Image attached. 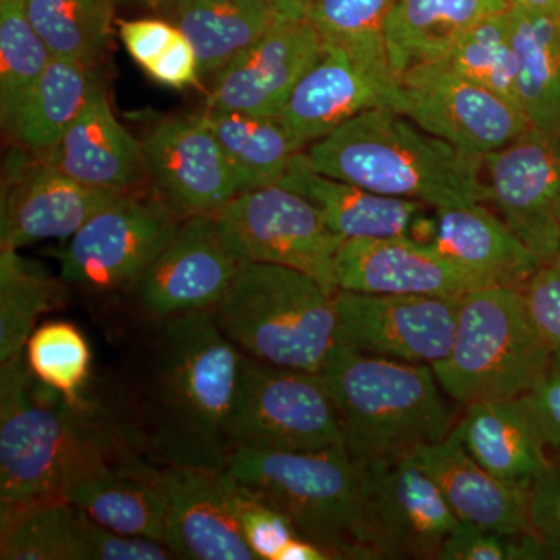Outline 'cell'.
I'll return each instance as SVG.
<instances>
[{
	"instance_id": "obj_14",
	"label": "cell",
	"mask_w": 560,
	"mask_h": 560,
	"mask_svg": "<svg viewBox=\"0 0 560 560\" xmlns=\"http://www.w3.org/2000/svg\"><path fill=\"white\" fill-rule=\"evenodd\" d=\"M357 466L381 559L438 560L459 521L415 455Z\"/></svg>"
},
{
	"instance_id": "obj_27",
	"label": "cell",
	"mask_w": 560,
	"mask_h": 560,
	"mask_svg": "<svg viewBox=\"0 0 560 560\" xmlns=\"http://www.w3.org/2000/svg\"><path fill=\"white\" fill-rule=\"evenodd\" d=\"M279 186L304 195L319 209L335 234L353 238L411 237L427 205L386 197L313 171L305 153L298 154Z\"/></svg>"
},
{
	"instance_id": "obj_42",
	"label": "cell",
	"mask_w": 560,
	"mask_h": 560,
	"mask_svg": "<svg viewBox=\"0 0 560 560\" xmlns=\"http://www.w3.org/2000/svg\"><path fill=\"white\" fill-rule=\"evenodd\" d=\"M518 289L529 318L550 348L552 359L560 360V254L541 264Z\"/></svg>"
},
{
	"instance_id": "obj_36",
	"label": "cell",
	"mask_w": 560,
	"mask_h": 560,
	"mask_svg": "<svg viewBox=\"0 0 560 560\" xmlns=\"http://www.w3.org/2000/svg\"><path fill=\"white\" fill-rule=\"evenodd\" d=\"M51 58L28 21L25 0H0V120L5 130Z\"/></svg>"
},
{
	"instance_id": "obj_44",
	"label": "cell",
	"mask_w": 560,
	"mask_h": 560,
	"mask_svg": "<svg viewBox=\"0 0 560 560\" xmlns=\"http://www.w3.org/2000/svg\"><path fill=\"white\" fill-rule=\"evenodd\" d=\"M529 518L534 533L560 555V469L552 466L529 488Z\"/></svg>"
},
{
	"instance_id": "obj_5",
	"label": "cell",
	"mask_w": 560,
	"mask_h": 560,
	"mask_svg": "<svg viewBox=\"0 0 560 560\" xmlns=\"http://www.w3.org/2000/svg\"><path fill=\"white\" fill-rule=\"evenodd\" d=\"M357 464L407 455L445 440L455 427L431 366L338 346L320 371Z\"/></svg>"
},
{
	"instance_id": "obj_39",
	"label": "cell",
	"mask_w": 560,
	"mask_h": 560,
	"mask_svg": "<svg viewBox=\"0 0 560 560\" xmlns=\"http://www.w3.org/2000/svg\"><path fill=\"white\" fill-rule=\"evenodd\" d=\"M504 11L478 22L441 60L521 108L517 60L512 49Z\"/></svg>"
},
{
	"instance_id": "obj_21",
	"label": "cell",
	"mask_w": 560,
	"mask_h": 560,
	"mask_svg": "<svg viewBox=\"0 0 560 560\" xmlns=\"http://www.w3.org/2000/svg\"><path fill=\"white\" fill-rule=\"evenodd\" d=\"M396 94L397 88L361 68L345 50L324 44L323 55L302 77L278 117L308 147L364 110L394 109Z\"/></svg>"
},
{
	"instance_id": "obj_1",
	"label": "cell",
	"mask_w": 560,
	"mask_h": 560,
	"mask_svg": "<svg viewBox=\"0 0 560 560\" xmlns=\"http://www.w3.org/2000/svg\"><path fill=\"white\" fill-rule=\"evenodd\" d=\"M130 342L95 397L110 429L153 466L223 471L243 353L213 312L143 318Z\"/></svg>"
},
{
	"instance_id": "obj_37",
	"label": "cell",
	"mask_w": 560,
	"mask_h": 560,
	"mask_svg": "<svg viewBox=\"0 0 560 560\" xmlns=\"http://www.w3.org/2000/svg\"><path fill=\"white\" fill-rule=\"evenodd\" d=\"M33 377L65 397L73 407L91 405L88 396L92 352L83 331L68 320H49L33 331L25 345Z\"/></svg>"
},
{
	"instance_id": "obj_38",
	"label": "cell",
	"mask_w": 560,
	"mask_h": 560,
	"mask_svg": "<svg viewBox=\"0 0 560 560\" xmlns=\"http://www.w3.org/2000/svg\"><path fill=\"white\" fill-rule=\"evenodd\" d=\"M80 510L66 500L47 501L2 523V560H79Z\"/></svg>"
},
{
	"instance_id": "obj_50",
	"label": "cell",
	"mask_w": 560,
	"mask_h": 560,
	"mask_svg": "<svg viewBox=\"0 0 560 560\" xmlns=\"http://www.w3.org/2000/svg\"><path fill=\"white\" fill-rule=\"evenodd\" d=\"M117 3H138V5L150 7V9H175L183 0H116Z\"/></svg>"
},
{
	"instance_id": "obj_18",
	"label": "cell",
	"mask_w": 560,
	"mask_h": 560,
	"mask_svg": "<svg viewBox=\"0 0 560 560\" xmlns=\"http://www.w3.org/2000/svg\"><path fill=\"white\" fill-rule=\"evenodd\" d=\"M324 40L311 22L276 20L270 31L215 73L206 109L278 117Z\"/></svg>"
},
{
	"instance_id": "obj_47",
	"label": "cell",
	"mask_w": 560,
	"mask_h": 560,
	"mask_svg": "<svg viewBox=\"0 0 560 560\" xmlns=\"http://www.w3.org/2000/svg\"><path fill=\"white\" fill-rule=\"evenodd\" d=\"M278 560H331L318 545L296 536L279 552Z\"/></svg>"
},
{
	"instance_id": "obj_4",
	"label": "cell",
	"mask_w": 560,
	"mask_h": 560,
	"mask_svg": "<svg viewBox=\"0 0 560 560\" xmlns=\"http://www.w3.org/2000/svg\"><path fill=\"white\" fill-rule=\"evenodd\" d=\"M223 474L275 508L334 559L378 560L361 471L346 448L287 452L235 445Z\"/></svg>"
},
{
	"instance_id": "obj_10",
	"label": "cell",
	"mask_w": 560,
	"mask_h": 560,
	"mask_svg": "<svg viewBox=\"0 0 560 560\" xmlns=\"http://www.w3.org/2000/svg\"><path fill=\"white\" fill-rule=\"evenodd\" d=\"M180 221L156 191H127L58 250L60 278L97 293L131 290L172 241Z\"/></svg>"
},
{
	"instance_id": "obj_3",
	"label": "cell",
	"mask_w": 560,
	"mask_h": 560,
	"mask_svg": "<svg viewBox=\"0 0 560 560\" xmlns=\"http://www.w3.org/2000/svg\"><path fill=\"white\" fill-rule=\"evenodd\" d=\"M323 175L434 209L488 202L482 156L430 135L393 108L345 121L304 150Z\"/></svg>"
},
{
	"instance_id": "obj_45",
	"label": "cell",
	"mask_w": 560,
	"mask_h": 560,
	"mask_svg": "<svg viewBox=\"0 0 560 560\" xmlns=\"http://www.w3.org/2000/svg\"><path fill=\"white\" fill-rule=\"evenodd\" d=\"M179 32L175 24L161 20L120 22L121 43L143 70L149 69L172 46Z\"/></svg>"
},
{
	"instance_id": "obj_13",
	"label": "cell",
	"mask_w": 560,
	"mask_h": 560,
	"mask_svg": "<svg viewBox=\"0 0 560 560\" xmlns=\"http://www.w3.org/2000/svg\"><path fill=\"white\" fill-rule=\"evenodd\" d=\"M489 201L541 264L560 254V127H530L482 156Z\"/></svg>"
},
{
	"instance_id": "obj_12",
	"label": "cell",
	"mask_w": 560,
	"mask_h": 560,
	"mask_svg": "<svg viewBox=\"0 0 560 560\" xmlns=\"http://www.w3.org/2000/svg\"><path fill=\"white\" fill-rule=\"evenodd\" d=\"M460 296L337 290L338 345L407 363H440L451 352Z\"/></svg>"
},
{
	"instance_id": "obj_35",
	"label": "cell",
	"mask_w": 560,
	"mask_h": 560,
	"mask_svg": "<svg viewBox=\"0 0 560 560\" xmlns=\"http://www.w3.org/2000/svg\"><path fill=\"white\" fill-rule=\"evenodd\" d=\"M116 3V0H25V11L51 57L91 68L108 46Z\"/></svg>"
},
{
	"instance_id": "obj_11",
	"label": "cell",
	"mask_w": 560,
	"mask_h": 560,
	"mask_svg": "<svg viewBox=\"0 0 560 560\" xmlns=\"http://www.w3.org/2000/svg\"><path fill=\"white\" fill-rule=\"evenodd\" d=\"M394 109L477 156L503 149L530 128L518 106L442 60L423 62L400 77Z\"/></svg>"
},
{
	"instance_id": "obj_46",
	"label": "cell",
	"mask_w": 560,
	"mask_h": 560,
	"mask_svg": "<svg viewBox=\"0 0 560 560\" xmlns=\"http://www.w3.org/2000/svg\"><path fill=\"white\" fill-rule=\"evenodd\" d=\"M145 72L158 83L173 90L195 86L201 79L197 51L183 32Z\"/></svg>"
},
{
	"instance_id": "obj_19",
	"label": "cell",
	"mask_w": 560,
	"mask_h": 560,
	"mask_svg": "<svg viewBox=\"0 0 560 560\" xmlns=\"http://www.w3.org/2000/svg\"><path fill=\"white\" fill-rule=\"evenodd\" d=\"M165 545L178 559L257 560L243 536L234 482L223 474L161 467Z\"/></svg>"
},
{
	"instance_id": "obj_24",
	"label": "cell",
	"mask_w": 560,
	"mask_h": 560,
	"mask_svg": "<svg viewBox=\"0 0 560 560\" xmlns=\"http://www.w3.org/2000/svg\"><path fill=\"white\" fill-rule=\"evenodd\" d=\"M436 482L459 522L499 533H530L529 489L493 477L464 448L458 438L422 445L412 452Z\"/></svg>"
},
{
	"instance_id": "obj_25",
	"label": "cell",
	"mask_w": 560,
	"mask_h": 560,
	"mask_svg": "<svg viewBox=\"0 0 560 560\" xmlns=\"http://www.w3.org/2000/svg\"><path fill=\"white\" fill-rule=\"evenodd\" d=\"M452 431L471 458L508 485L529 489L552 467L523 397L466 405Z\"/></svg>"
},
{
	"instance_id": "obj_30",
	"label": "cell",
	"mask_w": 560,
	"mask_h": 560,
	"mask_svg": "<svg viewBox=\"0 0 560 560\" xmlns=\"http://www.w3.org/2000/svg\"><path fill=\"white\" fill-rule=\"evenodd\" d=\"M268 0H183L173 24L197 51L201 77L219 73L275 24Z\"/></svg>"
},
{
	"instance_id": "obj_41",
	"label": "cell",
	"mask_w": 560,
	"mask_h": 560,
	"mask_svg": "<svg viewBox=\"0 0 560 560\" xmlns=\"http://www.w3.org/2000/svg\"><path fill=\"white\" fill-rule=\"evenodd\" d=\"M234 486L238 518H241L243 536L250 551L257 560H278L283 547L298 536L293 526L275 508L254 499L235 482Z\"/></svg>"
},
{
	"instance_id": "obj_31",
	"label": "cell",
	"mask_w": 560,
	"mask_h": 560,
	"mask_svg": "<svg viewBox=\"0 0 560 560\" xmlns=\"http://www.w3.org/2000/svg\"><path fill=\"white\" fill-rule=\"evenodd\" d=\"M504 14L523 114L530 127H560V21L515 5H508Z\"/></svg>"
},
{
	"instance_id": "obj_8",
	"label": "cell",
	"mask_w": 560,
	"mask_h": 560,
	"mask_svg": "<svg viewBox=\"0 0 560 560\" xmlns=\"http://www.w3.org/2000/svg\"><path fill=\"white\" fill-rule=\"evenodd\" d=\"M234 445L287 452L345 447L341 420L320 372L242 357L231 416Z\"/></svg>"
},
{
	"instance_id": "obj_49",
	"label": "cell",
	"mask_w": 560,
	"mask_h": 560,
	"mask_svg": "<svg viewBox=\"0 0 560 560\" xmlns=\"http://www.w3.org/2000/svg\"><path fill=\"white\" fill-rule=\"evenodd\" d=\"M504 2L508 5L534 11V13L547 14L560 21V0H504Z\"/></svg>"
},
{
	"instance_id": "obj_26",
	"label": "cell",
	"mask_w": 560,
	"mask_h": 560,
	"mask_svg": "<svg viewBox=\"0 0 560 560\" xmlns=\"http://www.w3.org/2000/svg\"><path fill=\"white\" fill-rule=\"evenodd\" d=\"M434 249L489 285L521 287L541 261L486 202L436 209Z\"/></svg>"
},
{
	"instance_id": "obj_6",
	"label": "cell",
	"mask_w": 560,
	"mask_h": 560,
	"mask_svg": "<svg viewBox=\"0 0 560 560\" xmlns=\"http://www.w3.org/2000/svg\"><path fill=\"white\" fill-rule=\"evenodd\" d=\"M334 294L293 268L242 261L213 318L243 355L320 372L340 346Z\"/></svg>"
},
{
	"instance_id": "obj_16",
	"label": "cell",
	"mask_w": 560,
	"mask_h": 560,
	"mask_svg": "<svg viewBox=\"0 0 560 560\" xmlns=\"http://www.w3.org/2000/svg\"><path fill=\"white\" fill-rule=\"evenodd\" d=\"M241 265L212 215L190 217L131 287L136 307L149 319L213 311Z\"/></svg>"
},
{
	"instance_id": "obj_15",
	"label": "cell",
	"mask_w": 560,
	"mask_h": 560,
	"mask_svg": "<svg viewBox=\"0 0 560 560\" xmlns=\"http://www.w3.org/2000/svg\"><path fill=\"white\" fill-rule=\"evenodd\" d=\"M28 150L11 151L0 198V249L40 241H68L127 191L81 184ZM130 191V190H128Z\"/></svg>"
},
{
	"instance_id": "obj_43",
	"label": "cell",
	"mask_w": 560,
	"mask_h": 560,
	"mask_svg": "<svg viewBox=\"0 0 560 560\" xmlns=\"http://www.w3.org/2000/svg\"><path fill=\"white\" fill-rule=\"evenodd\" d=\"M544 438L551 464L560 469V360L552 359L550 370L539 385L523 396Z\"/></svg>"
},
{
	"instance_id": "obj_22",
	"label": "cell",
	"mask_w": 560,
	"mask_h": 560,
	"mask_svg": "<svg viewBox=\"0 0 560 560\" xmlns=\"http://www.w3.org/2000/svg\"><path fill=\"white\" fill-rule=\"evenodd\" d=\"M61 497L105 528L165 544L161 467L136 453L103 460L70 481Z\"/></svg>"
},
{
	"instance_id": "obj_28",
	"label": "cell",
	"mask_w": 560,
	"mask_h": 560,
	"mask_svg": "<svg viewBox=\"0 0 560 560\" xmlns=\"http://www.w3.org/2000/svg\"><path fill=\"white\" fill-rule=\"evenodd\" d=\"M506 9L504 0H396L385 39L397 81L416 66L441 60L478 22Z\"/></svg>"
},
{
	"instance_id": "obj_9",
	"label": "cell",
	"mask_w": 560,
	"mask_h": 560,
	"mask_svg": "<svg viewBox=\"0 0 560 560\" xmlns=\"http://www.w3.org/2000/svg\"><path fill=\"white\" fill-rule=\"evenodd\" d=\"M228 248L242 261L282 265L318 280L329 293L345 238L308 198L287 187L246 190L213 215Z\"/></svg>"
},
{
	"instance_id": "obj_40",
	"label": "cell",
	"mask_w": 560,
	"mask_h": 560,
	"mask_svg": "<svg viewBox=\"0 0 560 560\" xmlns=\"http://www.w3.org/2000/svg\"><path fill=\"white\" fill-rule=\"evenodd\" d=\"M438 560H560V555L534 530L499 533L459 522Z\"/></svg>"
},
{
	"instance_id": "obj_32",
	"label": "cell",
	"mask_w": 560,
	"mask_h": 560,
	"mask_svg": "<svg viewBox=\"0 0 560 560\" xmlns=\"http://www.w3.org/2000/svg\"><path fill=\"white\" fill-rule=\"evenodd\" d=\"M90 69L79 61L51 58L7 130L22 149L46 153L79 119L97 86Z\"/></svg>"
},
{
	"instance_id": "obj_7",
	"label": "cell",
	"mask_w": 560,
	"mask_h": 560,
	"mask_svg": "<svg viewBox=\"0 0 560 560\" xmlns=\"http://www.w3.org/2000/svg\"><path fill=\"white\" fill-rule=\"evenodd\" d=\"M551 363L521 289L490 285L460 294L451 352L431 370L445 396L466 407L526 396Z\"/></svg>"
},
{
	"instance_id": "obj_34",
	"label": "cell",
	"mask_w": 560,
	"mask_h": 560,
	"mask_svg": "<svg viewBox=\"0 0 560 560\" xmlns=\"http://www.w3.org/2000/svg\"><path fill=\"white\" fill-rule=\"evenodd\" d=\"M0 249V363L24 352L40 316L61 305L68 283L22 257Z\"/></svg>"
},
{
	"instance_id": "obj_33",
	"label": "cell",
	"mask_w": 560,
	"mask_h": 560,
	"mask_svg": "<svg viewBox=\"0 0 560 560\" xmlns=\"http://www.w3.org/2000/svg\"><path fill=\"white\" fill-rule=\"evenodd\" d=\"M396 0H307L304 20L324 44L345 50L361 68L390 88L399 81L390 69L385 27Z\"/></svg>"
},
{
	"instance_id": "obj_48",
	"label": "cell",
	"mask_w": 560,
	"mask_h": 560,
	"mask_svg": "<svg viewBox=\"0 0 560 560\" xmlns=\"http://www.w3.org/2000/svg\"><path fill=\"white\" fill-rule=\"evenodd\" d=\"M278 20H304L307 0H268Z\"/></svg>"
},
{
	"instance_id": "obj_20",
	"label": "cell",
	"mask_w": 560,
	"mask_h": 560,
	"mask_svg": "<svg viewBox=\"0 0 560 560\" xmlns=\"http://www.w3.org/2000/svg\"><path fill=\"white\" fill-rule=\"evenodd\" d=\"M335 285L359 293L430 296H460L490 287L431 243L412 237L346 241L335 259Z\"/></svg>"
},
{
	"instance_id": "obj_23",
	"label": "cell",
	"mask_w": 560,
	"mask_h": 560,
	"mask_svg": "<svg viewBox=\"0 0 560 560\" xmlns=\"http://www.w3.org/2000/svg\"><path fill=\"white\" fill-rule=\"evenodd\" d=\"M69 178L95 189H138L147 168L142 145L114 116L108 95L95 86L79 119L61 139L38 154Z\"/></svg>"
},
{
	"instance_id": "obj_2",
	"label": "cell",
	"mask_w": 560,
	"mask_h": 560,
	"mask_svg": "<svg viewBox=\"0 0 560 560\" xmlns=\"http://www.w3.org/2000/svg\"><path fill=\"white\" fill-rule=\"evenodd\" d=\"M125 452L95 399L73 407L33 377L25 352L0 363V522L62 500L70 481Z\"/></svg>"
},
{
	"instance_id": "obj_29",
	"label": "cell",
	"mask_w": 560,
	"mask_h": 560,
	"mask_svg": "<svg viewBox=\"0 0 560 560\" xmlns=\"http://www.w3.org/2000/svg\"><path fill=\"white\" fill-rule=\"evenodd\" d=\"M198 116L220 143L241 194L279 184L294 158L307 149L279 117L213 109Z\"/></svg>"
},
{
	"instance_id": "obj_17",
	"label": "cell",
	"mask_w": 560,
	"mask_h": 560,
	"mask_svg": "<svg viewBox=\"0 0 560 560\" xmlns=\"http://www.w3.org/2000/svg\"><path fill=\"white\" fill-rule=\"evenodd\" d=\"M140 145L154 191L183 220L213 217L241 194L220 143L198 114L161 120Z\"/></svg>"
}]
</instances>
